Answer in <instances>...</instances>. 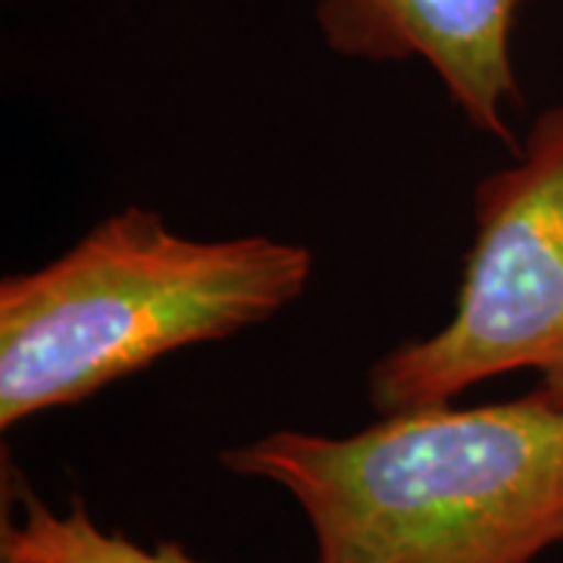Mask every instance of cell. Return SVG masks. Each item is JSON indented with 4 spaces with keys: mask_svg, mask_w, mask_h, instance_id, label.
<instances>
[{
    "mask_svg": "<svg viewBox=\"0 0 563 563\" xmlns=\"http://www.w3.org/2000/svg\"><path fill=\"white\" fill-rule=\"evenodd\" d=\"M222 466L285 488L317 563H532L563 544V404L410 407L332 439L273 432Z\"/></svg>",
    "mask_w": 563,
    "mask_h": 563,
    "instance_id": "cell-1",
    "label": "cell"
},
{
    "mask_svg": "<svg viewBox=\"0 0 563 563\" xmlns=\"http://www.w3.org/2000/svg\"><path fill=\"white\" fill-rule=\"evenodd\" d=\"M303 244L188 239L129 207L41 269L0 282V426L69 407L166 354L276 317L310 282Z\"/></svg>",
    "mask_w": 563,
    "mask_h": 563,
    "instance_id": "cell-2",
    "label": "cell"
},
{
    "mask_svg": "<svg viewBox=\"0 0 563 563\" xmlns=\"http://www.w3.org/2000/svg\"><path fill=\"white\" fill-rule=\"evenodd\" d=\"M520 369L563 404V107L544 110L517 163L479 185L454 317L385 354L369 401L379 413L451 404Z\"/></svg>",
    "mask_w": 563,
    "mask_h": 563,
    "instance_id": "cell-3",
    "label": "cell"
},
{
    "mask_svg": "<svg viewBox=\"0 0 563 563\" xmlns=\"http://www.w3.org/2000/svg\"><path fill=\"white\" fill-rule=\"evenodd\" d=\"M523 0H320L325 44L369 63L422 60L479 132L520 154L507 110L520 107L510 38Z\"/></svg>",
    "mask_w": 563,
    "mask_h": 563,
    "instance_id": "cell-4",
    "label": "cell"
},
{
    "mask_svg": "<svg viewBox=\"0 0 563 563\" xmlns=\"http://www.w3.org/2000/svg\"><path fill=\"white\" fill-rule=\"evenodd\" d=\"M0 563H201L176 542L154 548L135 544L120 532L95 523L76 498L66 510H54L16 479L7 485L0 520Z\"/></svg>",
    "mask_w": 563,
    "mask_h": 563,
    "instance_id": "cell-5",
    "label": "cell"
}]
</instances>
